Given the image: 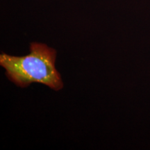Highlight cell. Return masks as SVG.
I'll list each match as a JSON object with an SVG mask.
<instances>
[{
    "label": "cell",
    "mask_w": 150,
    "mask_h": 150,
    "mask_svg": "<svg viewBox=\"0 0 150 150\" xmlns=\"http://www.w3.org/2000/svg\"><path fill=\"white\" fill-rule=\"evenodd\" d=\"M56 56L54 49L42 43L32 42L30 54L25 56L1 54L0 65L5 68L8 79L19 87L40 83L57 91L63 88V83L55 67Z\"/></svg>",
    "instance_id": "obj_1"
}]
</instances>
